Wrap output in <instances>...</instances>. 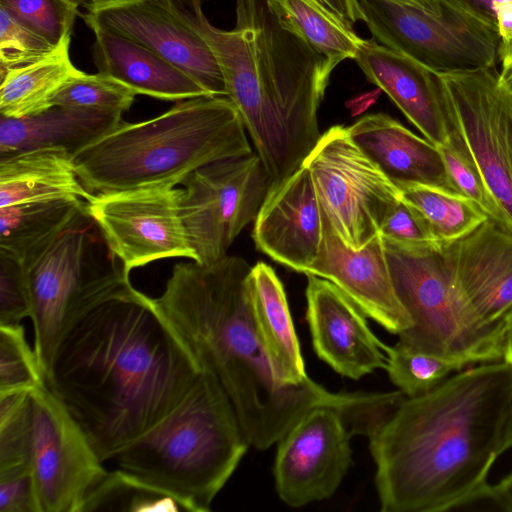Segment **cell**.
I'll use <instances>...</instances> for the list:
<instances>
[{"label":"cell","mask_w":512,"mask_h":512,"mask_svg":"<svg viewBox=\"0 0 512 512\" xmlns=\"http://www.w3.org/2000/svg\"><path fill=\"white\" fill-rule=\"evenodd\" d=\"M202 370L154 299L132 288L67 331L45 382L104 462L166 416Z\"/></svg>","instance_id":"obj_1"},{"label":"cell","mask_w":512,"mask_h":512,"mask_svg":"<svg viewBox=\"0 0 512 512\" xmlns=\"http://www.w3.org/2000/svg\"><path fill=\"white\" fill-rule=\"evenodd\" d=\"M511 405L512 364L504 359L404 397L367 435L381 511H456L489 483Z\"/></svg>","instance_id":"obj_2"},{"label":"cell","mask_w":512,"mask_h":512,"mask_svg":"<svg viewBox=\"0 0 512 512\" xmlns=\"http://www.w3.org/2000/svg\"><path fill=\"white\" fill-rule=\"evenodd\" d=\"M251 266L241 257L211 263L179 262L156 307L202 368L227 393L250 445L265 450L308 410L325 405L343 411L353 425L382 402V393H334L312 381L279 383L258 338L250 309Z\"/></svg>","instance_id":"obj_3"},{"label":"cell","mask_w":512,"mask_h":512,"mask_svg":"<svg viewBox=\"0 0 512 512\" xmlns=\"http://www.w3.org/2000/svg\"><path fill=\"white\" fill-rule=\"evenodd\" d=\"M236 25L201 33L223 73L272 184L304 162L321 134L318 109L336 67L271 8L269 0H235Z\"/></svg>","instance_id":"obj_4"},{"label":"cell","mask_w":512,"mask_h":512,"mask_svg":"<svg viewBox=\"0 0 512 512\" xmlns=\"http://www.w3.org/2000/svg\"><path fill=\"white\" fill-rule=\"evenodd\" d=\"M242 117L228 96L178 101L149 120L127 123L73 154L92 194L176 187L209 163L252 153Z\"/></svg>","instance_id":"obj_5"},{"label":"cell","mask_w":512,"mask_h":512,"mask_svg":"<svg viewBox=\"0 0 512 512\" xmlns=\"http://www.w3.org/2000/svg\"><path fill=\"white\" fill-rule=\"evenodd\" d=\"M249 445L227 393L203 368L182 400L114 459L186 512H208Z\"/></svg>","instance_id":"obj_6"},{"label":"cell","mask_w":512,"mask_h":512,"mask_svg":"<svg viewBox=\"0 0 512 512\" xmlns=\"http://www.w3.org/2000/svg\"><path fill=\"white\" fill-rule=\"evenodd\" d=\"M382 240L394 290L412 321L398 341L464 368L504 359L503 324L489 323L473 308L456 284L441 245Z\"/></svg>","instance_id":"obj_7"},{"label":"cell","mask_w":512,"mask_h":512,"mask_svg":"<svg viewBox=\"0 0 512 512\" xmlns=\"http://www.w3.org/2000/svg\"><path fill=\"white\" fill-rule=\"evenodd\" d=\"M92 222L83 215L27 270L34 351L44 376L60 340L81 317L134 288L121 263L95 264Z\"/></svg>","instance_id":"obj_8"},{"label":"cell","mask_w":512,"mask_h":512,"mask_svg":"<svg viewBox=\"0 0 512 512\" xmlns=\"http://www.w3.org/2000/svg\"><path fill=\"white\" fill-rule=\"evenodd\" d=\"M358 2L375 39L435 73L496 66V27L447 0L440 14L395 0Z\"/></svg>","instance_id":"obj_9"},{"label":"cell","mask_w":512,"mask_h":512,"mask_svg":"<svg viewBox=\"0 0 512 512\" xmlns=\"http://www.w3.org/2000/svg\"><path fill=\"white\" fill-rule=\"evenodd\" d=\"M303 165L347 246L360 249L379 235L400 190L353 142L347 128L337 125L324 132Z\"/></svg>","instance_id":"obj_10"},{"label":"cell","mask_w":512,"mask_h":512,"mask_svg":"<svg viewBox=\"0 0 512 512\" xmlns=\"http://www.w3.org/2000/svg\"><path fill=\"white\" fill-rule=\"evenodd\" d=\"M81 18L92 30L129 38L167 59L212 96H227L219 62L201 33V0H90Z\"/></svg>","instance_id":"obj_11"},{"label":"cell","mask_w":512,"mask_h":512,"mask_svg":"<svg viewBox=\"0 0 512 512\" xmlns=\"http://www.w3.org/2000/svg\"><path fill=\"white\" fill-rule=\"evenodd\" d=\"M272 180L257 153L202 166L182 183L180 213L197 261L227 256L239 233L255 220Z\"/></svg>","instance_id":"obj_12"},{"label":"cell","mask_w":512,"mask_h":512,"mask_svg":"<svg viewBox=\"0 0 512 512\" xmlns=\"http://www.w3.org/2000/svg\"><path fill=\"white\" fill-rule=\"evenodd\" d=\"M437 75L451 126L512 232V89L496 66Z\"/></svg>","instance_id":"obj_13"},{"label":"cell","mask_w":512,"mask_h":512,"mask_svg":"<svg viewBox=\"0 0 512 512\" xmlns=\"http://www.w3.org/2000/svg\"><path fill=\"white\" fill-rule=\"evenodd\" d=\"M181 188L94 194L87 212L108 251L130 271L173 257L197 261L180 213Z\"/></svg>","instance_id":"obj_14"},{"label":"cell","mask_w":512,"mask_h":512,"mask_svg":"<svg viewBox=\"0 0 512 512\" xmlns=\"http://www.w3.org/2000/svg\"><path fill=\"white\" fill-rule=\"evenodd\" d=\"M31 467L40 512H81L87 495L107 473L46 384L32 391Z\"/></svg>","instance_id":"obj_15"},{"label":"cell","mask_w":512,"mask_h":512,"mask_svg":"<svg viewBox=\"0 0 512 512\" xmlns=\"http://www.w3.org/2000/svg\"><path fill=\"white\" fill-rule=\"evenodd\" d=\"M349 417L320 405L304 413L278 441L273 475L279 498L298 508L331 497L352 463Z\"/></svg>","instance_id":"obj_16"},{"label":"cell","mask_w":512,"mask_h":512,"mask_svg":"<svg viewBox=\"0 0 512 512\" xmlns=\"http://www.w3.org/2000/svg\"><path fill=\"white\" fill-rule=\"evenodd\" d=\"M258 250L295 271L307 273L324 238V209L305 165L273 183L255 218Z\"/></svg>","instance_id":"obj_17"},{"label":"cell","mask_w":512,"mask_h":512,"mask_svg":"<svg viewBox=\"0 0 512 512\" xmlns=\"http://www.w3.org/2000/svg\"><path fill=\"white\" fill-rule=\"evenodd\" d=\"M307 321L317 356L338 374L358 380L385 368L383 344L366 314L331 281L308 275Z\"/></svg>","instance_id":"obj_18"},{"label":"cell","mask_w":512,"mask_h":512,"mask_svg":"<svg viewBox=\"0 0 512 512\" xmlns=\"http://www.w3.org/2000/svg\"><path fill=\"white\" fill-rule=\"evenodd\" d=\"M306 274L334 283L390 333L399 335L412 326L394 290L380 235L364 247L353 249L342 241L324 211L322 247Z\"/></svg>","instance_id":"obj_19"},{"label":"cell","mask_w":512,"mask_h":512,"mask_svg":"<svg viewBox=\"0 0 512 512\" xmlns=\"http://www.w3.org/2000/svg\"><path fill=\"white\" fill-rule=\"evenodd\" d=\"M460 290L489 323H502L512 308V232L486 219L465 236L441 245Z\"/></svg>","instance_id":"obj_20"},{"label":"cell","mask_w":512,"mask_h":512,"mask_svg":"<svg viewBox=\"0 0 512 512\" xmlns=\"http://www.w3.org/2000/svg\"><path fill=\"white\" fill-rule=\"evenodd\" d=\"M367 80L383 90L406 118L437 147L452 132L437 73L397 51L362 39L354 58Z\"/></svg>","instance_id":"obj_21"},{"label":"cell","mask_w":512,"mask_h":512,"mask_svg":"<svg viewBox=\"0 0 512 512\" xmlns=\"http://www.w3.org/2000/svg\"><path fill=\"white\" fill-rule=\"evenodd\" d=\"M347 129L353 142L398 188L423 184L458 193L439 148L389 115L369 114Z\"/></svg>","instance_id":"obj_22"},{"label":"cell","mask_w":512,"mask_h":512,"mask_svg":"<svg viewBox=\"0 0 512 512\" xmlns=\"http://www.w3.org/2000/svg\"><path fill=\"white\" fill-rule=\"evenodd\" d=\"M92 57L99 73L167 101L212 96L192 77L148 47L116 33L94 30Z\"/></svg>","instance_id":"obj_23"},{"label":"cell","mask_w":512,"mask_h":512,"mask_svg":"<svg viewBox=\"0 0 512 512\" xmlns=\"http://www.w3.org/2000/svg\"><path fill=\"white\" fill-rule=\"evenodd\" d=\"M248 291L254 326L276 380L286 386L311 383L285 290L273 268L264 262L251 267Z\"/></svg>","instance_id":"obj_24"},{"label":"cell","mask_w":512,"mask_h":512,"mask_svg":"<svg viewBox=\"0 0 512 512\" xmlns=\"http://www.w3.org/2000/svg\"><path fill=\"white\" fill-rule=\"evenodd\" d=\"M122 114L53 106L29 117H0V157L39 149L72 154L114 129Z\"/></svg>","instance_id":"obj_25"},{"label":"cell","mask_w":512,"mask_h":512,"mask_svg":"<svg viewBox=\"0 0 512 512\" xmlns=\"http://www.w3.org/2000/svg\"><path fill=\"white\" fill-rule=\"evenodd\" d=\"M94 194L82 184L73 154L39 149L0 157V208L19 203L80 198Z\"/></svg>","instance_id":"obj_26"},{"label":"cell","mask_w":512,"mask_h":512,"mask_svg":"<svg viewBox=\"0 0 512 512\" xmlns=\"http://www.w3.org/2000/svg\"><path fill=\"white\" fill-rule=\"evenodd\" d=\"M87 204L80 198H60L1 207L0 252L27 271L88 213Z\"/></svg>","instance_id":"obj_27"},{"label":"cell","mask_w":512,"mask_h":512,"mask_svg":"<svg viewBox=\"0 0 512 512\" xmlns=\"http://www.w3.org/2000/svg\"><path fill=\"white\" fill-rule=\"evenodd\" d=\"M70 42L31 64L1 72L0 114L24 118L53 107L55 93L79 74L69 55Z\"/></svg>","instance_id":"obj_28"},{"label":"cell","mask_w":512,"mask_h":512,"mask_svg":"<svg viewBox=\"0 0 512 512\" xmlns=\"http://www.w3.org/2000/svg\"><path fill=\"white\" fill-rule=\"evenodd\" d=\"M274 12L309 45L337 66L354 59L361 38L351 24L340 19L317 0H269Z\"/></svg>","instance_id":"obj_29"},{"label":"cell","mask_w":512,"mask_h":512,"mask_svg":"<svg viewBox=\"0 0 512 512\" xmlns=\"http://www.w3.org/2000/svg\"><path fill=\"white\" fill-rule=\"evenodd\" d=\"M399 190L401 198L420 213L441 245L465 236L489 218L467 197L440 187L411 184Z\"/></svg>","instance_id":"obj_30"},{"label":"cell","mask_w":512,"mask_h":512,"mask_svg":"<svg viewBox=\"0 0 512 512\" xmlns=\"http://www.w3.org/2000/svg\"><path fill=\"white\" fill-rule=\"evenodd\" d=\"M185 511L172 496L120 470L107 471L87 495L81 512Z\"/></svg>","instance_id":"obj_31"},{"label":"cell","mask_w":512,"mask_h":512,"mask_svg":"<svg viewBox=\"0 0 512 512\" xmlns=\"http://www.w3.org/2000/svg\"><path fill=\"white\" fill-rule=\"evenodd\" d=\"M387 371L390 381L405 397L424 395L464 367L442 356L421 351L398 341L385 346Z\"/></svg>","instance_id":"obj_32"},{"label":"cell","mask_w":512,"mask_h":512,"mask_svg":"<svg viewBox=\"0 0 512 512\" xmlns=\"http://www.w3.org/2000/svg\"><path fill=\"white\" fill-rule=\"evenodd\" d=\"M136 95L133 89L112 77L81 71L55 93L52 105L123 114L129 110Z\"/></svg>","instance_id":"obj_33"},{"label":"cell","mask_w":512,"mask_h":512,"mask_svg":"<svg viewBox=\"0 0 512 512\" xmlns=\"http://www.w3.org/2000/svg\"><path fill=\"white\" fill-rule=\"evenodd\" d=\"M45 376L23 326L0 324V395L34 391L45 385Z\"/></svg>","instance_id":"obj_34"},{"label":"cell","mask_w":512,"mask_h":512,"mask_svg":"<svg viewBox=\"0 0 512 512\" xmlns=\"http://www.w3.org/2000/svg\"><path fill=\"white\" fill-rule=\"evenodd\" d=\"M32 392L0 395V469L31 465Z\"/></svg>","instance_id":"obj_35"},{"label":"cell","mask_w":512,"mask_h":512,"mask_svg":"<svg viewBox=\"0 0 512 512\" xmlns=\"http://www.w3.org/2000/svg\"><path fill=\"white\" fill-rule=\"evenodd\" d=\"M0 6L54 47L71 42L80 15L79 5L71 0H0Z\"/></svg>","instance_id":"obj_36"},{"label":"cell","mask_w":512,"mask_h":512,"mask_svg":"<svg viewBox=\"0 0 512 512\" xmlns=\"http://www.w3.org/2000/svg\"><path fill=\"white\" fill-rule=\"evenodd\" d=\"M438 148L456 191L478 205L490 219L506 227L499 205L459 134L453 129L449 140Z\"/></svg>","instance_id":"obj_37"},{"label":"cell","mask_w":512,"mask_h":512,"mask_svg":"<svg viewBox=\"0 0 512 512\" xmlns=\"http://www.w3.org/2000/svg\"><path fill=\"white\" fill-rule=\"evenodd\" d=\"M56 48L0 6L1 72L38 61Z\"/></svg>","instance_id":"obj_38"},{"label":"cell","mask_w":512,"mask_h":512,"mask_svg":"<svg viewBox=\"0 0 512 512\" xmlns=\"http://www.w3.org/2000/svg\"><path fill=\"white\" fill-rule=\"evenodd\" d=\"M31 315L26 269L0 252V324H18Z\"/></svg>","instance_id":"obj_39"},{"label":"cell","mask_w":512,"mask_h":512,"mask_svg":"<svg viewBox=\"0 0 512 512\" xmlns=\"http://www.w3.org/2000/svg\"><path fill=\"white\" fill-rule=\"evenodd\" d=\"M379 235L384 239L406 245H441L420 213L401 196L386 215Z\"/></svg>","instance_id":"obj_40"},{"label":"cell","mask_w":512,"mask_h":512,"mask_svg":"<svg viewBox=\"0 0 512 512\" xmlns=\"http://www.w3.org/2000/svg\"><path fill=\"white\" fill-rule=\"evenodd\" d=\"M0 512H40L31 465L0 469Z\"/></svg>","instance_id":"obj_41"},{"label":"cell","mask_w":512,"mask_h":512,"mask_svg":"<svg viewBox=\"0 0 512 512\" xmlns=\"http://www.w3.org/2000/svg\"><path fill=\"white\" fill-rule=\"evenodd\" d=\"M496 27L499 39L512 38V0H447Z\"/></svg>","instance_id":"obj_42"},{"label":"cell","mask_w":512,"mask_h":512,"mask_svg":"<svg viewBox=\"0 0 512 512\" xmlns=\"http://www.w3.org/2000/svg\"><path fill=\"white\" fill-rule=\"evenodd\" d=\"M334 15L354 24L364 19L358 0H317Z\"/></svg>","instance_id":"obj_43"},{"label":"cell","mask_w":512,"mask_h":512,"mask_svg":"<svg viewBox=\"0 0 512 512\" xmlns=\"http://www.w3.org/2000/svg\"><path fill=\"white\" fill-rule=\"evenodd\" d=\"M490 493L496 511L512 512V471L499 482L490 483Z\"/></svg>","instance_id":"obj_44"},{"label":"cell","mask_w":512,"mask_h":512,"mask_svg":"<svg viewBox=\"0 0 512 512\" xmlns=\"http://www.w3.org/2000/svg\"><path fill=\"white\" fill-rule=\"evenodd\" d=\"M498 61L500 62V78L512 89V39L499 41Z\"/></svg>","instance_id":"obj_45"},{"label":"cell","mask_w":512,"mask_h":512,"mask_svg":"<svg viewBox=\"0 0 512 512\" xmlns=\"http://www.w3.org/2000/svg\"><path fill=\"white\" fill-rule=\"evenodd\" d=\"M505 335L504 360L512 364V308L502 320Z\"/></svg>","instance_id":"obj_46"},{"label":"cell","mask_w":512,"mask_h":512,"mask_svg":"<svg viewBox=\"0 0 512 512\" xmlns=\"http://www.w3.org/2000/svg\"><path fill=\"white\" fill-rule=\"evenodd\" d=\"M413 5L427 12L440 14L443 11V0H395Z\"/></svg>","instance_id":"obj_47"},{"label":"cell","mask_w":512,"mask_h":512,"mask_svg":"<svg viewBox=\"0 0 512 512\" xmlns=\"http://www.w3.org/2000/svg\"><path fill=\"white\" fill-rule=\"evenodd\" d=\"M512 449V405L507 418L504 434L501 442V454Z\"/></svg>","instance_id":"obj_48"},{"label":"cell","mask_w":512,"mask_h":512,"mask_svg":"<svg viewBox=\"0 0 512 512\" xmlns=\"http://www.w3.org/2000/svg\"><path fill=\"white\" fill-rule=\"evenodd\" d=\"M71 1H73V2L77 3L78 5H81V4H85V3H87V2H88V1H90V0H71Z\"/></svg>","instance_id":"obj_49"}]
</instances>
